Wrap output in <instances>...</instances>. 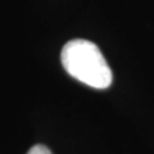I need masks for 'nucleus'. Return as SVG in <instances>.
Returning a JSON list of instances; mask_svg holds the SVG:
<instances>
[{
    "label": "nucleus",
    "instance_id": "obj_1",
    "mask_svg": "<svg viewBox=\"0 0 154 154\" xmlns=\"http://www.w3.org/2000/svg\"><path fill=\"white\" fill-rule=\"evenodd\" d=\"M60 59L67 73L90 88L104 90L112 85V71L94 42L84 38L68 41L62 49Z\"/></svg>",
    "mask_w": 154,
    "mask_h": 154
},
{
    "label": "nucleus",
    "instance_id": "obj_2",
    "mask_svg": "<svg viewBox=\"0 0 154 154\" xmlns=\"http://www.w3.org/2000/svg\"><path fill=\"white\" fill-rule=\"evenodd\" d=\"M27 154H51V152L44 145H35L30 149Z\"/></svg>",
    "mask_w": 154,
    "mask_h": 154
}]
</instances>
